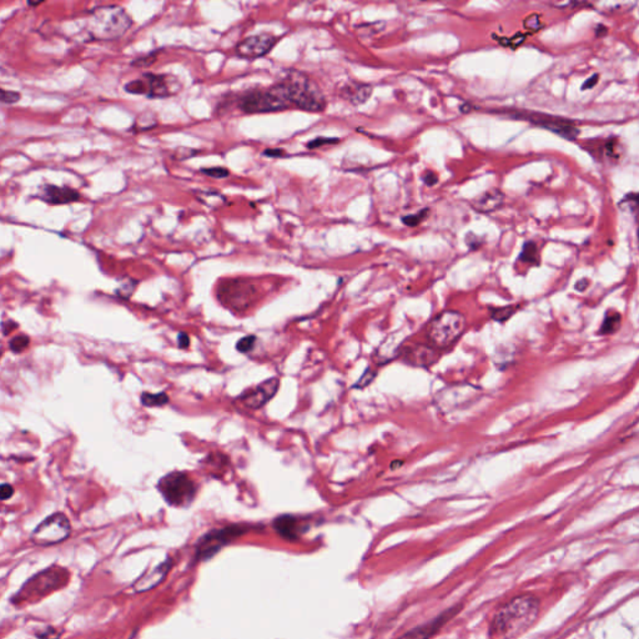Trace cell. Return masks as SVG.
Returning <instances> with one entry per match:
<instances>
[{"mask_svg": "<svg viewBox=\"0 0 639 639\" xmlns=\"http://www.w3.org/2000/svg\"><path fill=\"white\" fill-rule=\"evenodd\" d=\"M341 93H343V98L349 101L351 104L361 105L363 103H366L367 99L373 94V88L367 84L352 82V83L345 85Z\"/></svg>", "mask_w": 639, "mask_h": 639, "instance_id": "20", "label": "cell"}, {"mask_svg": "<svg viewBox=\"0 0 639 639\" xmlns=\"http://www.w3.org/2000/svg\"><path fill=\"white\" fill-rule=\"evenodd\" d=\"M436 351L426 345H414L405 354V360L414 366L425 367L433 365L437 359Z\"/></svg>", "mask_w": 639, "mask_h": 639, "instance_id": "16", "label": "cell"}, {"mask_svg": "<svg viewBox=\"0 0 639 639\" xmlns=\"http://www.w3.org/2000/svg\"><path fill=\"white\" fill-rule=\"evenodd\" d=\"M520 260L523 261V262H529V264H539V249H537L536 243H532V241L525 243L521 256H520Z\"/></svg>", "mask_w": 639, "mask_h": 639, "instance_id": "24", "label": "cell"}, {"mask_svg": "<svg viewBox=\"0 0 639 639\" xmlns=\"http://www.w3.org/2000/svg\"><path fill=\"white\" fill-rule=\"evenodd\" d=\"M196 196L199 202H202V204H205L206 206L211 207V209H218L226 204L225 196L218 191H200L196 194Z\"/></svg>", "mask_w": 639, "mask_h": 639, "instance_id": "21", "label": "cell"}, {"mask_svg": "<svg viewBox=\"0 0 639 639\" xmlns=\"http://www.w3.org/2000/svg\"><path fill=\"white\" fill-rule=\"evenodd\" d=\"M503 202H504V195L502 191L493 189L477 197L474 202V210L479 213H488L496 211L498 207L502 206Z\"/></svg>", "mask_w": 639, "mask_h": 639, "instance_id": "19", "label": "cell"}, {"mask_svg": "<svg viewBox=\"0 0 639 639\" xmlns=\"http://www.w3.org/2000/svg\"><path fill=\"white\" fill-rule=\"evenodd\" d=\"M278 40V36L269 33L249 36L237 44L235 54L243 59H257L270 53V50L276 45Z\"/></svg>", "mask_w": 639, "mask_h": 639, "instance_id": "11", "label": "cell"}, {"mask_svg": "<svg viewBox=\"0 0 639 639\" xmlns=\"http://www.w3.org/2000/svg\"><path fill=\"white\" fill-rule=\"evenodd\" d=\"M158 490L170 506L188 507L195 498L197 486L189 474L172 472L160 479Z\"/></svg>", "mask_w": 639, "mask_h": 639, "instance_id": "6", "label": "cell"}, {"mask_svg": "<svg viewBox=\"0 0 639 639\" xmlns=\"http://www.w3.org/2000/svg\"><path fill=\"white\" fill-rule=\"evenodd\" d=\"M225 294H231V296H226L229 299V302H231V306L240 308L254 296L255 290L251 285L243 281H231L227 286L223 287V295Z\"/></svg>", "mask_w": 639, "mask_h": 639, "instance_id": "15", "label": "cell"}, {"mask_svg": "<svg viewBox=\"0 0 639 639\" xmlns=\"http://www.w3.org/2000/svg\"><path fill=\"white\" fill-rule=\"evenodd\" d=\"M513 116L523 119L527 121H531L532 124L546 128V129H548L552 133H556L558 135L566 137V139H571V140H573L574 137H577L578 133H580L572 121L566 120V119L556 118V116H552V115L537 113H517Z\"/></svg>", "mask_w": 639, "mask_h": 639, "instance_id": "10", "label": "cell"}, {"mask_svg": "<svg viewBox=\"0 0 639 639\" xmlns=\"http://www.w3.org/2000/svg\"><path fill=\"white\" fill-rule=\"evenodd\" d=\"M246 532V529L241 526H231L215 529L205 534L197 546L196 557L199 561H206L209 558L215 556L224 546L229 545L231 541L237 539Z\"/></svg>", "mask_w": 639, "mask_h": 639, "instance_id": "9", "label": "cell"}, {"mask_svg": "<svg viewBox=\"0 0 639 639\" xmlns=\"http://www.w3.org/2000/svg\"><path fill=\"white\" fill-rule=\"evenodd\" d=\"M69 580V572L63 567L53 566L44 569L40 573L36 574L24 583L14 597L13 603H36L47 597L50 593L59 591L60 588L66 586Z\"/></svg>", "mask_w": 639, "mask_h": 639, "instance_id": "4", "label": "cell"}, {"mask_svg": "<svg viewBox=\"0 0 639 639\" xmlns=\"http://www.w3.org/2000/svg\"><path fill=\"white\" fill-rule=\"evenodd\" d=\"M70 522L68 517L64 513H54L36 527L30 539L34 545L47 547L66 541L70 536Z\"/></svg>", "mask_w": 639, "mask_h": 639, "instance_id": "8", "label": "cell"}, {"mask_svg": "<svg viewBox=\"0 0 639 639\" xmlns=\"http://www.w3.org/2000/svg\"><path fill=\"white\" fill-rule=\"evenodd\" d=\"M466 327V320L457 311H444L433 320L428 327V338L438 349L456 343Z\"/></svg>", "mask_w": 639, "mask_h": 639, "instance_id": "7", "label": "cell"}, {"mask_svg": "<svg viewBox=\"0 0 639 639\" xmlns=\"http://www.w3.org/2000/svg\"><path fill=\"white\" fill-rule=\"evenodd\" d=\"M28 346H29V338L23 336V335L12 338L10 343H9V347H10L14 354L23 352L24 349H27Z\"/></svg>", "mask_w": 639, "mask_h": 639, "instance_id": "27", "label": "cell"}, {"mask_svg": "<svg viewBox=\"0 0 639 639\" xmlns=\"http://www.w3.org/2000/svg\"><path fill=\"white\" fill-rule=\"evenodd\" d=\"M255 343H256L255 336H246V338H241L240 341H237L236 349L241 354H248L249 351L254 349Z\"/></svg>", "mask_w": 639, "mask_h": 639, "instance_id": "31", "label": "cell"}, {"mask_svg": "<svg viewBox=\"0 0 639 639\" xmlns=\"http://www.w3.org/2000/svg\"><path fill=\"white\" fill-rule=\"evenodd\" d=\"M423 183H426L427 186H433L435 183H437V175L433 172H425Z\"/></svg>", "mask_w": 639, "mask_h": 639, "instance_id": "36", "label": "cell"}, {"mask_svg": "<svg viewBox=\"0 0 639 639\" xmlns=\"http://www.w3.org/2000/svg\"><path fill=\"white\" fill-rule=\"evenodd\" d=\"M133 24L129 14L121 6H98L90 12L88 31L96 40H116L124 36Z\"/></svg>", "mask_w": 639, "mask_h": 639, "instance_id": "3", "label": "cell"}, {"mask_svg": "<svg viewBox=\"0 0 639 639\" xmlns=\"http://www.w3.org/2000/svg\"><path fill=\"white\" fill-rule=\"evenodd\" d=\"M202 174L213 179H225L230 175V172L226 167L221 166H213V167H204L200 170Z\"/></svg>", "mask_w": 639, "mask_h": 639, "instance_id": "25", "label": "cell"}, {"mask_svg": "<svg viewBox=\"0 0 639 639\" xmlns=\"http://www.w3.org/2000/svg\"><path fill=\"white\" fill-rule=\"evenodd\" d=\"M199 151L197 150H193V149H176L175 153L172 154V156L176 160H180V161H183V160L189 159L191 156H195Z\"/></svg>", "mask_w": 639, "mask_h": 639, "instance_id": "34", "label": "cell"}, {"mask_svg": "<svg viewBox=\"0 0 639 639\" xmlns=\"http://www.w3.org/2000/svg\"><path fill=\"white\" fill-rule=\"evenodd\" d=\"M178 343L179 347H180V349H188L190 345L189 336H188L186 333H183V332L179 333Z\"/></svg>", "mask_w": 639, "mask_h": 639, "instance_id": "37", "label": "cell"}, {"mask_svg": "<svg viewBox=\"0 0 639 639\" xmlns=\"http://www.w3.org/2000/svg\"><path fill=\"white\" fill-rule=\"evenodd\" d=\"M284 154L285 153L283 149H266V150L264 151V155L270 156V158H280V156H283Z\"/></svg>", "mask_w": 639, "mask_h": 639, "instance_id": "38", "label": "cell"}, {"mask_svg": "<svg viewBox=\"0 0 639 639\" xmlns=\"http://www.w3.org/2000/svg\"><path fill=\"white\" fill-rule=\"evenodd\" d=\"M38 196L40 200L47 202L50 205H66L70 202H75L80 199V194L77 190L66 188V186H58L53 183H45L39 189Z\"/></svg>", "mask_w": 639, "mask_h": 639, "instance_id": "13", "label": "cell"}, {"mask_svg": "<svg viewBox=\"0 0 639 639\" xmlns=\"http://www.w3.org/2000/svg\"><path fill=\"white\" fill-rule=\"evenodd\" d=\"M0 495H1V499H9L14 495V488L9 483H4L1 485V488H0Z\"/></svg>", "mask_w": 639, "mask_h": 639, "instance_id": "35", "label": "cell"}, {"mask_svg": "<svg viewBox=\"0 0 639 639\" xmlns=\"http://www.w3.org/2000/svg\"><path fill=\"white\" fill-rule=\"evenodd\" d=\"M295 107V93L289 77L267 89L250 90L239 99L240 110L246 114L271 113Z\"/></svg>", "mask_w": 639, "mask_h": 639, "instance_id": "2", "label": "cell"}, {"mask_svg": "<svg viewBox=\"0 0 639 639\" xmlns=\"http://www.w3.org/2000/svg\"><path fill=\"white\" fill-rule=\"evenodd\" d=\"M158 53H159V52H154V53L146 54V55L139 57V58H137V59L131 63V66H137V68H148V66H153L155 61L158 60Z\"/></svg>", "mask_w": 639, "mask_h": 639, "instance_id": "28", "label": "cell"}, {"mask_svg": "<svg viewBox=\"0 0 639 639\" xmlns=\"http://www.w3.org/2000/svg\"><path fill=\"white\" fill-rule=\"evenodd\" d=\"M597 74H596V75H593L592 77H589V79L587 80L586 83H585V85H583V89L586 90L588 89V88H592V87H594L596 83H597Z\"/></svg>", "mask_w": 639, "mask_h": 639, "instance_id": "39", "label": "cell"}, {"mask_svg": "<svg viewBox=\"0 0 639 639\" xmlns=\"http://www.w3.org/2000/svg\"><path fill=\"white\" fill-rule=\"evenodd\" d=\"M472 236H474V240H469V239H467L468 246H469V248H472V249H477V248L479 246V243H477V241H479V237L476 236V235H474V234H472Z\"/></svg>", "mask_w": 639, "mask_h": 639, "instance_id": "40", "label": "cell"}, {"mask_svg": "<svg viewBox=\"0 0 639 639\" xmlns=\"http://www.w3.org/2000/svg\"><path fill=\"white\" fill-rule=\"evenodd\" d=\"M181 84L178 77L170 74L145 73L142 77L125 84L124 90L129 94L144 95L150 99H164L178 94Z\"/></svg>", "mask_w": 639, "mask_h": 639, "instance_id": "5", "label": "cell"}, {"mask_svg": "<svg viewBox=\"0 0 639 639\" xmlns=\"http://www.w3.org/2000/svg\"><path fill=\"white\" fill-rule=\"evenodd\" d=\"M539 601L531 594L512 598L497 610L491 624L492 639H513L525 633L537 619Z\"/></svg>", "mask_w": 639, "mask_h": 639, "instance_id": "1", "label": "cell"}, {"mask_svg": "<svg viewBox=\"0 0 639 639\" xmlns=\"http://www.w3.org/2000/svg\"><path fill=\"white\" fill-rule=\"evenodd\" d=\"M340 139L338 137H316L314 140L308 142V149H317L322 145H327V144H336L338 142Z\"/></svg>", "mask_w": 639, "mask_h": 639, "instance_id": "32", "label": "cell"}, {"mask_svg": "<svg viewBox=\"0 0 639 639\" xmlns=\"http://www.w3.org/2000/svg\"><path fill=\"white\" fill-rule=\"evenodd\" d=\"M275 531L286 539H295L302 532V523L294 516H280L273 522Z\"/></svg>", "mask_w": 639, "mask_h": 639, "instance_id": "18", "label": "cell"}, {"mask_svg": "<svg viewBox=\"0 0 639 639\" xmlns=\"http://www.w3.org/2000/svg\"><path fill=\"white\" fill-rule=\"evenodd\" d=\"M28 6H40V3H33V1H28Z\"/></svg>", "mask_w": 639, "mask_h": 639, "instance_id": "42", "label": "cell"}, {"mask_svg": "<svg viewBox=\"0 0 639 639\" xmlns=\"http://www.w3.org/2000/svg\"><path fill=\"white\" fill-rule=\"evenodd\" d=\"M587 286H588V281H587V280H582L580 283H577L576 289H577V290L583 291L586 289Z\"/></svg>", "mask_w": 639, "mask_h": 639, "instance_id": "41", "label": "cell"}, {"mask_svg": "<svg viewBox=\"0 0 639 639\" xmlns=\"http://www.w3.org/2000/svg\"><path fill=\"white\" fill-rule=\"evenodd\" d=\"M169 571H170V561H165L159 566H156L155 569L145 572L140 578H137L133 585V589L137 593L148 592L165 580L166 574L169 573Z\"/></svg>", "mask_w": 639, "mask_h": 639, "instance_id": "14", "label": "cell"}, {"mask_svg": "<svg viewBox=\"0 0 639 639\" xmlns=\"http://www.w3.org/2000/svg\"><path fill=\"white\" fill-rule=\"evenodd\" d=\"M142 403L144 406H148V407H160V406H164L166 403H169V397L166 396V393L161 392V393H142Z\"/></svg>", "mask_w": 639, "mask_h": 639, "instance_id": "23", "label": "cell"}, {"mask_svg": "<svg viewBox=\"0 0 639 639\" xmlns=\"http://www.w3.org/2000/svg\"><path fill=\"white\" fill-rule=\"evenodd\" d=\"M0 99H1L3 104L12 105V104H17L20 100V94L17 91H12V90L8 91V90L1 89L0 90Z\"/></svg>", "mask_w": 639, "mask_h": 639, "instance_id": "30", "label": "cell"}, {"mask_svg": "<svg viewBox=\"0 0 639 639\" xmlns=\"http://www.w3.org/2000/svg\"><path fill=\"white\" fill-rule=\"evenodd\" d=\"M151 119H154V115H153V114H151V116L149 119H144V115L142 114L137 120V124H135L137 125V129H139V130H150L151 128L156 126V124H158L156 120L148 121V120H151Z\"/></svg>", "mask_w": 639, "mask_h": 639, "instance_id": "33", "label": "cell"}, {"mask_svg": "<svg viewBox=\"0 0 639 639\" xmlns=\"http://www.w3.org/2000/svg\"><path fill=\"white\" fill-rule=\"evenodd\" d=\"M621 314H618V313L610 314L608 313L604 317L603 324H602L599 333L601 335H612V333H615V332L618 331V329L621 326Z\"/></svg>", "mask_w": 639, "mask_h": 639, "instance_id": "22", "label": "cell"}, {"mask_svg": "<svg viewBox=\"0 0 639 639\" xmlns=\"http://www.w3.org/2000/svg\"><path fill=\"white\" fill-rule=\"evenodd\" d=\"M427 215H428V209H423V210H421L420 213L409 215V216H403V223L405 225L414 227V226L419 225L423 220L426 219Z\"/></svg>", "mask_w": 639, "mask_h": 639, "instance_id": "26", "label": "cell"}, {"mask_svg": "<svg viewBox=\"0 0 639 639\" xmlns=\"http://www.w3.org/2000/svg\"><path fill=\"white\" fill-rule=\"evenodd\" d=\"M515 313L516 308H511V306H509V308H496V310L492 311V319L499 321V322H503V321L509 320Z\"/></svg>", "mask_w": 639, "mask_h": 639, "instance_id": "29", "label": "cell"}, {"mask_svg": "<svg viewBox=\"0 0 639 639\" xmlns=\"http://www.w3.org/2000/svg\"><path fill=\"white\" fill-rule=\"evenodd\" d=\"M278 386H280V382L278 379H267L254 389L245 391L243 395L239 397V401L248 409H260L276 395Z\"/></svg>", "mask_w": 639, "mask_h": 639, "instance_id": "12", "label": "cell"}, {"mask_svg": "<svg viewBox=\"0 0 639 639\" xmlns=\"http://www.w3.org/2000/svg\"><path fill=\"white\" fill-rule=\"evenodd\" d=\"M455 608H451L450 610H447L446 613H444L442 616L437 617L436 619L433 621L428 622L426 624L421 626V627L414 628L409 633L405 634L400 639H428L431 636L436 633L439 628L442 627L444 624V622H447V619H450L451 617L453 616L455 613Z\"/></svg>", "mask_w": 639, "mask_h": 639, "instance_id": "17", "label": "cell"}]
</instances>
